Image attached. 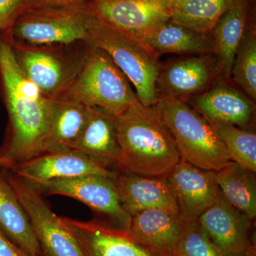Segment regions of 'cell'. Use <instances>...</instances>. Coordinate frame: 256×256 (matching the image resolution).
I'll use <instances>...</instances> for the list:
<instances>
[{
	"instance_id": "cell-33",
	"label": "cell",
	"mask_w": 256,
	"mask_h": 256,
	"mask_svg": "<svg viewBox=\"0 0 256 256\" xmlns=\"http://www.w3.org/2000/svg\"><path fill=\"white\" fill-rule=\"evenodd\" d=\"M244 256H256L255 252H248V254H246Z\"/></svg>"
},
{
	"instance_id": "cell-21",
	"label": "cell",
	"mask_w": 256,
	"mask_h": 256,
	"mask_svg": "<svg viewBox=\"0 0 256 256\" xmlns=\"http://www.w3.org/2000/svg\"><path fill=\"white\" fill-rule=\"evenodd\" d=\"M88 107L70 99L56 100L48 132L40 154L70 150L86 124Z\"/></svg>"
},
{
	"instance_id": "cell-6",
	"label": "cell",
	"mask_w": 256,
	"mask_h": 256,
	"mask_svg": "<svg viewBox=\"0 0 256 256\" xmlns=\"http://www.w3.org/2000/svg\"><path fill=\"white\" fill-rule=\"evenodd\" d=\"M90 15L87 3L30 8L16 18L2 40L12 46H20L86 42Z\"/></svg>"
},
{
	"instance_id": "cell-29",
	"label": "cell",
	"mask_w": 256,
	"mask_h": 256,
	"mask_svg": "<svg viewBox=\"0 0 256 256\" xmlns=\"http://www.w3.org/2000/svg\"><path fill=\"white\" fill-rule=\"evenodd\" d=\"M32 0H0V40L9 31L15 20L30 8Z\"/></svg>"
},
{
	"instance_id": "cell-23",
	"label": "cell",
	"mask_w": 256,
	"mask_h": 256,
	"mask_svg": "<svg viewBox=\"0 0 256 256\" xmlns=\"http://www.w3.org/2000/svg\"><path fill=\"white\" fill-rule=\"evenodd\" d=\"M247 15L246 5L240 0L222 15L210 32L218 72L224 77L232 75L234 58L246 32Z\"/></svg>"
},
{
	"instance_id": "cell-34",
	"label": "cell",
	"mask_w": 256,
	"mask_h": 256,
	"mask_svg": "<svg viewBox=\"0 0 256 256\" xmlns=\"http://www.w3.org/2000/svg\"><path fill=\"white\" fill-rule=\"evenodd\" d=\"M26 256H40L35 255V254H28V252H26Z\"/></svg>"
},
{
	"instance_id": "cell-13",
	"label": "cell",
	"mask_w": 256,
	"mask_h": 256,
	"mask_svg": "<svg viewBox=\"0 0 256 256\" xmlns=\"http://www.w3.org/2000/svg\"><path fill=\"white\" fill-rule=\"evenodd\" d=\"M252 222L222 194L198 218L208 238L224 256H244L255 252L250 244Z\"/></svg>"
},
{
	"instance_id": "cell-31",
	"label": "cell",
	"mask_w": 256,
	"mask_h": 256,
	"mask_svg": "<svg viewBox=\"0 0 256 256\" xmlns=\"http://www.w3.org/2000/svg\"><path fill=\"white\" fill-rule=\"evenodd\" d=\"M0 256H26V252L0 233Z\"/></svg>"
},
{
	"instance_id": "cell-19",
	"label": "cell",
	"mask_w": 256,
	"mask_h": 256,
	"mask_svg": "<svg viewBox=\"0 0 256 256\" xmlns=\"http://www.w3.org/2000/svg\"><path fill=\"white\" fill-rule=\"evenodd\" d=\"M190 101L210 122L247 126L252 124L255 114L254 100L226 84H218Z\"/></svg>"
},
{
	"instance_id": "cell-30",
	"label": "cell",
	"mask_w": 256,
	"mask_h": 256,
	"mask_svg": "<svg viewBox=\"0 0 256 256\" xmlns=\"http://www.w3.org/2000/svg\"><path fill=\"white\" fill-rule=\"evenodd\" d=\"M88 1V0H32L28 9L41 6H72V5H80L86 4Z\"/></svg>"
},
{
	"instance_id": "cell-3",
	"label": "cell",
	"mask_w": 256,
	"mask_h": 256,
	"mask_svg": "<svg viewBox=\"0 0 256 256\" xmlns=\"http://www.w3.org/2000/svg\"><path fill=\"white\" fill-rule=\"evenodd\" d=\"M153 107L172 134L181 160L214 172L230 161L213 126L186 101L160 97Z\"/></svg>"
},
{
	"instance_id": "cell-17",
	"label": "cell",
	"mask_w": 256,
	"mask_h": 256,
	"mask_svg": "<svg viewBox=\"0 0 256 256\" xmlns=\"http://www.w3.org/2000/svg\"><path fill=\"white\" fill-rule=\"evenodd\" d=\"M114 181L120 203L131 216L149 210H164L178 213L174 193L166 176L118 172Z\"/></svg>"
},
{
	"instance_id": "cell-18",
	"label": "cell",
	"mask_w": 256,
	"mask_h": 256,
	"mask_svg": "<svg viewBox=\"0 0 256 256\" xmlns=\"http://www.w3.org/2000/svg\"><path fill=\"white\" fill-rule=\"evenodd\" d=\"M70 149L80 152L106 169L118 168L120 148L114 116L88 108L85 127Z\"/></svg>"
},
{
	"instance_id": "cell-15",
	"label": "cell",
	"mask_w": 256,
	"mask_h": 256,
	"mask_svg": "<svg viewBox=\"0 0 256 256\" xmlns=\"http://www.w3.org/2000/svg\"><path fill=\"white\" fill-rule=\"evenodd\" d=\"M60 218L74 236L84 256H160L128 238L126 232L104 222Z\"/></svg>"
},
{
	"instance_id": "cell-25",
	"label": "cell",
	"mask_w": 256,
	"mask_h": 256,
	"mask_svg": "<svg viewBox=\"0 0 256 256\" xmlns=\"http://www.w3.org/2000/svg\"><path fill=\"white\" fill-rule=\"evenodd\" d=\"M240 0H174L170 4L172 22L208 34L222 15Z\"/></svg>"
},
{
	"instance_id": "cell-7",
	"label": "cell",
	"mask_w": 256,
	"mask_h": 256,
	"mask_svg": "<svg viewBox=\"0 0 256 256\" xmlns=\"http://www.w3.org/2000/svg\"><path fill=\"white\" fill-rule=\"evenodd\" d=\"M22 72L52 100L60 98L82 70L90 46L86 42L46 46H12Z\"/></svg>"
},
{
	"instance_id": "cell-11",
	"label": "cell",
	"mask_w": 256,
	"mask_h": 256,
	"mask_svg": "<svg viewBox=\"0 0 256 256\" xmlns=\"http://www.w3.org/2000/svg\"><path fill=\"white\" fill-rule=\"evenodd\" d=\"M166 178L172 188L178 214L186 224L198 220L222 194L216 172L201 169L183 160Z\"/></svg>"
},
{
	"instance_id": "cell-9",
	"label": "cell",
	"mask_w": 256,
	"mask_h": 256,
	"mask_svg": "<svg viewBox=\"0 0 256 256\" xmlns=\"http://www.w3.org/2000/svg\"><path fill=\"white\" fill-rule=\"evenodd\" d=\"M6 173L28 215L42 256H84L74 236L50 210L41 194L8 168Z\"/></svg>"
},
{
	"instance_id": "cell-28",
	"label": "cell",
	"mask_w": 256,
	"mask_h": 256,
	"mask_svg": "<svg viewBox=\"0 0 256 256\" xmlns=\"http://www.w3.org/2000/svg\"><path fill=\"white\" fill-rule=\"evenodd\" d=\"M175 256H224L206 235L198 220L185 225Z\"/></svg>"
},
{
	"instance_id": "cell-4",
	"label": "cell",
	"mask_w": 256,
	"mask_h": 256,
	"mask_svg": "<svg viewBox=\"0 0 256 256\" xmlns=\"http://www.w3.org/2000/svg\"><path fill=\"white\" fill-rule=\"evenodd\" d=\"M90 10L86 43L109 55L134 86L141 104L156 105L160 98L156 80L161 68L158 56Z\"/></svg>"
},
{
	"instance_id": "cell-35",
	"label": "cell",
	"mask_w": 256,
	"mask_h": 256,
	"mask_svg": "<svg viewBox=\"0 0 256 256\" xmlns=\"http://www.w3.org/2000/svg\"><path fill=\"white\" fill-rule=\"evenodd\" d=\"M163 1L173 2L174 1V0H163Z\"/></svg>"
},
{
	"instance_id": "cell-5",
	"label": "cell",
	"mask_w": 256,
	"mask_h": 256,
	"mask_svg": "<svg viewBox=\"0 0 256 256\" xmlns=\"http://www.w3.org/2000/svg\"><path fill=\"white\" fill-rule=\"evenodd\" d=\"M62 98L77 101L114 117L139 102L132 84L109 55L90 46L82 70Z\"/></svg>"
},
{
	"instance_id": "cell-20",
	"label": "cell",
	"mask_w": 256,
	"mask_h": 256,
	"mask_svg": "<svg viewBox=\"0 0 256 256\" xmlns=\"http://www.w3.org/2000/svg\"><path fill=\"white\" fill-rule=\"evenodd\" d=\"M6 169L0 166V233L23 252L42 256L28 215L10 183Z\"/></svg>"
},
{
	"instance_id": "cell-14",
	"label": "cell",
	"mask_w": 256,
	"mask_h": 256,
	"mask_svg": "<svg viewBox=\"0 0 256 256\" xmlns=\"http://www.w3.org/2000/svg\"><path fill=\"white\" fill-rule=\"evenodd\" d=\"M207 56L180 58L161 66L156 80L160 97L185 100L205 92L218 74L217 60Z\"/></svg>"
},
{
	"instance_id": "cell-22",
	"label": "cell",
	"mask_w": 256,
	"mask_h": 256,
	"mask_svg": "<svg viewBox=\"0 0 256 256\" xmlns=\"http://www.w3.org/2000/svg\"><path fill=\"white\" fill-rule=\"evenodd\" d=\"M139 42L156 56L166 53L188 54L214 52L213 41L208 34L198 33L170 20Z\"/></svg>"
},
{
	"instance_id": "cell-12",
	"label": "cell",
	"mask_w": 256,
	"mask_h": 256,
	"mask_svg": "<svg viewBox=\"0 0 256 256\" xmlns=\"http://www.w3.org/2000/svg\"><path fill=\"white\" fill-rule=\"evenodd\" d=\"M9 170L30 184L84 175L114 178L118 174L102 168L80 152L72 149L40 154L16 163Z\"/></svg>"
},
{
	"instance_id": "cell-10",
	"label": "cell",
	"mask_w": 256,
	"mask_h": 256,
	"mask_svg": "<svg viewBox=\"0 0 256 256\" xmlns=\"http://www.w3.org/2000/svg\"><path fill=\"white\" fill-rule=\"evenodd\" d=\"M163 0H88L99 18L138 41L171 18L170 4Z\"/></svg>"
},
{
	"instance_id": "cell-8",
	"label": "cell",
	"mask_w": 256,
	"mask_h": 256,
	"mask_svg": "<svg viewBox=\"0 0 256 256\" xmlns=\"http://www.w3.org/2000/svg\"><path fill=\"white\" fill-rule=\"evenodd\" d=\"M114 178L92 174L28 184L42 195H60L78 200L100 215L104 223L127 233L132 216L120 203Z\"/></svg>"
},
{
	"instance_id": "cell-24",
	"label": "cell",
	"mask_w": 256,
	"mask_h": 256,
	"mask_svg": "<svg viewBox=\"0 0 256 256\" xmlns=\"http://www.w3.org/2000/svg\"><path fill=\"white\" fill-rule=\"evenodd\" d=\"M216 180L226 200L250 220H255L256 172L230 161L216 172Z\"/></svg>"
},
{
	"instance_id": "cell-32",
	"label": "cell",
	"mask_w": 256,
	"mask_h": 256,
	"mask_svg": "<svg viewBox=\"0 0 256 256\" xmlns=\"http://www.w3.org/2000/svg\"><path fill=\"white\" fill-rule=\"evenodd\" d=\"M13 165H14V164H13L12 162H11L3 159V158H0V166H4V168L10 169V168H11Z\"/></svg>"
},
{
	"instance_id": "cell-16",
	"label": "cell",
	"mask_w": 256,
	"mask_h": 256,
	"mask_svg": "<svg viewBox=\"0 0 256 256\" xmlns=\"http://www.w3.org/2000/svg\"><path fill=\"white\" fill-rule=\"evenodd\" d=\"M185 225L176 212L146 210L132 216L126 234L128 238L156 255L175 256Z\"/></svg>"
},
{
	"instance_id": "cell-26",
	"label": "cell",
	"mask_w": 256,
	"mask_h": 256,
	"mask_svg": "<svg viewBox=\"0 0 256 256\" xmlns=\"http://www.w3.org/2000/svg\"><path fill=\"white\" fill-rule=\"evenodd\" d=\"M226 146L230 161L256 172V134L232 124L210 122Z\"/></svg>"
},
{
	"instance_id": "cell-1",
	"label": "cell",
	"mask_w": 256,
	"mask_h": 256,
	"mask_svg": "<svg viewBox=\"0 0 256 256\" xmlns=\"http://www.w3.org/2000/svg\"><path fill=\"white\" fill-rule=\"evenodd\" d=\"M0 80L8 116V137L0 158L13 164L40 154L56 100L48 98L22 72L8 42L0 40Z\"/></svg>"
},
{
	"instance_id": "cell-2",
	"label": "cell",
	"mask_w": 256,
	"mask_h": 256,
	"mask_svg": "<svg viewBox=\"0 0 256 256\" xmlns=\"http://www.w3.org/2000/svg\"><path fill=\"white\" fill-rule=\"evenodd\" d=\"M120 172L166 176L181 160L174 138L153 106L140 102L114 117Z\"/></svg>"
},
{
	"instance_id": "cell-27",
	"label": "cell",
	"mask_w": 256,
	"mask_h": 256,
	"mask_svg": "<svg viewBox=\"0 0 256 256\" xmlns=\"http://www.w3.org/2000/svg\"><path fill=\"white\" fill-rule=\"evenodd\" d=\"M232 75L252 100H256V35L246 31L236 54Z\"/></svg>"
}]
</instances>
